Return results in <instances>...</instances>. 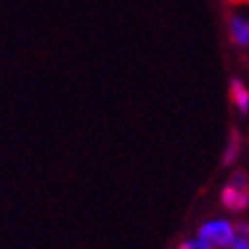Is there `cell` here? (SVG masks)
<instances>
[{
    "label": "cell",
    "instance_id": "3957f363",
    "mask_svg": "<svg viewBox=\"0 0 249 249\" xmlns=\"http://www.w3.org/2000/svg\"><path fill=\"white\" fill-rule=\"evenodd\" d=\"M231 103L238 112H247L249 110V89L240 80H231Z\"/></svg>",
    "mask_w": 249,
    "mask_h": 249
},
{
    "label": "cell",
    "instance_id": "8992f818",
    "mask_svg": "<svg viewBox=\"0 0 249 249\" xmlns=\"http://www.w3.org/2000/svg\"><path fill=\"white\" fill-rule=\"evenodd\" d=\"M176 249H213V247L206 240H201L199 235H195V238H185Z\"/></svg>",
    "mask_w": 249,
    "mask_h": 249
},
{
    "label": "cell",
    "instance_id": "ba28073f",
    "mask_svg": "<svg viewBox=\"0 0 249 249\" xmlns=\"http://www.w3.org/2000/svg\"><path fill=\"white\" fill-rule=\"evenodd\" d=\"M235 233L249 235V222H235Z\"/></svg>",
    "mask_w": 249,
    "mask_h": 249
},
{
    "label": "cell",
    "instance_id": "52a82bcc",
    "mask_svg": "<svg viewBox=\"0 0 249 249\" xmlns=\"http://www.w3.org/2000/svg\"><path fill=\"white\" fill-rule=\"evenodd\" d=\"M229 249H249V235H238Z\"/></svg>",
    "mask_w": 249,
    "mask_h": 249
},
{
    "label": "cell",
    "instance_id": "5b68a950",
    "mask_svg": "<svg viewBox=\"0 0 249 249\" xmlns=\"http://www.w3.org/2000/svg\"><path fill=\"white\" fill-rule=\"evenodd\" d=\"M240 149H242L240 133H238V130H231V133H229V140H227V149H224V162H227V165H231L233 160H238Z\"/></svg>",
    "mask_w": 249,
    "mask_h": 249
},
{
    "label": "cell",
    "instance_id": "277c9868",
    "mask_svg": "<svg viewBox=\"0 0 249 249\" xmlns=\"http://www.w3.org/2000/svg\"><path fill=\"white\" fill-rule=\"evenodd\" d=\"M229 30H231V39L235 44H249V21H245L240 16H233L229 21Z\"/></svg>",
    "mask_w": 249,
    "mask_h": 249
},
{
    "label": "cell",
    "instance_id": "7a4b0ae2",
    "mask_svg": "<svg viewBox=\"0 0 249 249\" xmlns=\"http://www.w3.org/2000/svg\"><path fill=\"white\" fill-rule=\"evenodd\" d=\"M219 201L229 213H242L249 206V178L242 172H235L219 192Z\"/></svg>",
    "mask_w": 249,
    "mask_h": 249
},
{
    "label": "cell",
    "instance_id": "6da1fadb",
    "mask_svg": "<svg viewBox=\"0 0 249 249\" xmlns=\"http://www.w3.org/2000/svg\"><path fill=\"white\" fill-rule=\"evenodd\" d=\"M196 235L208 242L213 249H229L238 238L235 222H231L227 217H213L201 222V227L196 229Z\"/></svg>",
    "mask_w": 249,
    "mask_h": 249
}]
</instances>
